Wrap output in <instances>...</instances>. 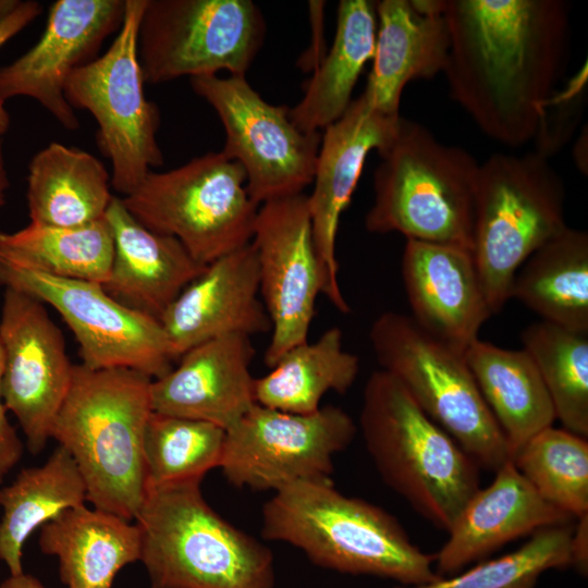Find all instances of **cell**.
I'll return each mask as SVG.
<instances>
[{"instance_id":"6da1fadb","label":"cell","mask_w":588,"mask_h":588,"mask_svg":"<svg viewBox=\"0 0 588 588\" xmlns=\"http://www.w3.org/2000/svg\"><path fill=\"white\" fill-rule=\"evenodd\" d=\"M451 97L489 138L520 147L544 130L568 63L563 0H445Z\"/></svg>"},{"instance_id":"7a4b0ae2","label":"cell","mask_w":588,"mask_h":588,"mask_svg":"<svg viewBox=\"0 0 588 588\" xmlns=\"http://www.w3.org/2000/svg\"><path fill=\"white\" fill-rule=\"evenodd\" d=\"M262 537L302 550L318 566L417 586L440 578L434 554L421 551L383 509L335 489L331 478L296 481L262 509Z\"/></svg>"},{"instance_id":"3957f363","label":"cell","mask_w":588,"mask_h":588,"mask_svg":"<svg viewBox=\"0 0 588 588\" xmlns=\"http://www.w3.org/2000/svg\"><path fill=\"white\" fill-rule=\"evenodd\" d=\"M151 381L132 369L74 365L51 431L76 463L87 501L130 522L146 494L143 441Z\"/></svg>"},{"instance_id":"277c9868","label":"cell","mask_w":588,"mask_h":588,"mask_svg":"<svg viewBox=\"0 0 588 588\" xmlns=\"http://www.w3.org/2000/svg\"><path fill=\"white\" fill-rule=\"evenodd\" d=\"M359 429L382 480L448 532L480 488L475 460L382 369L365 384Z\"/></svg>"},{"instance_id":"5b68a950","label":"cell","mask_w":588,"mask_h":588,"mask_svg":"<svg viewBox=\"0 0 588 588\" xmlns=\"http://www.w3.org/2000/svg\"><path fill=\"white\" fill-rule=\"evenodd\" d=\"M151 588H273L271 551L205 501L200 480L146 490L134 518Z\"/></svg>"},{"instance_id":"8992f818","label":"cell","mask_w":588,"mask_h":588,"mask_svg":"<svg viewBox=\"0 0 588 588\" xmlns=\"http://www.w3.org/2000/svg\"><path fill=\"white\" fill-rule=\"evenodd\" d=\"M373 203L365 218L371 233L473 250L474 197L479 163L464 148L439 140L420 123L401 118L379 154Z\"/></svg>"},{"instance_id":"52a82bcc","label":"cell","mask_w":588,"mask_h":588,"mask_svg":"<svg viewBox=\"0 0 588 588\" xmlns=\"http://www.w3.org/2000/svg\"><path fill=\"white\" fill-rule=\"evenodd\" d=\"M562 177L539 151L497 152L479 163L471 255L492 315L511 299L524 261L564 231Z\"/></svg>"},{"instance_id":"ba28073f","label":"cell","mask_w":588,"mask_h":588,"mask_svg":"<svg viewBox=\"0 0 588 588\" xmlns=\"http://www.w3.org/2000/svg\"><path fill=\"white\" fill-rule=\"evenodd\" d=\"M369 339L381 369L393 376L480 468L495 473L512 460L465 353L427 332L412 316L396 311L378 316Z\"/></svg>"},{"instance_id":"9c48e42d","label":"cell","mask_w":588,"mask_h":588,"mask_svg":"<svg viewBox=\"0 0 588 588\" xmlns=\"http://www.w3.org/2000/svg\"><path fill=\"white\" fill-rule=\"evenodd\" d=\"M121 199L140 224L176 238L203 266L252 242L259 208L248 195L244 169L221 151L150 171Z\"/></svg>"},{"instance_id":"30bf717a","label":"cell","mask_w":588,"mask_h":588,"mask_svg":"<svg viewBox=\"0 0 588 588\" xmlns=\"http://www.w3.org/2000/svg\"><path fill=\"white\" fill-rule=\"evenodd\" d=\"M146 0H125L122 25L109 49L75 70L64 97L73 110L94 115L97 145L111 161V186L133 193L152 168L163 164L157 140L160 113L144 93L138 59V28Z\"/></svg>"},{"instance_id":"8fae6325","label":"cell","mask_w":588,"mask_h":588,"mask_svg":"<svg viewBox=\"0 0 588 588\" xmlns=\"http://www.w3.org/2000/svg\"><path fill=\"white\" fill-rule=\"evenodd\" d=\"M265 34L264 16L252 0H146L138 28L145 83L219 71L245 76Z\"/></svg>"},{"instance_id":"7c38bea8","label":"cell","mask_w":588,"mask_h":588,"mask_svg":"<svg viewBox=\"0 0 588 588\" xmlns=\"http://www.w3.org/2000/svg\"><path fill=\"white\" fill-rule=\"evenodd\" d=\"M0 286L54 308L78 343L81 364L90 369L126 368L154 380L173 368L159 320L120 304L101 284L50 275L0 250Z\"/></svg>"},{"instance_id":"4fadbf2b","label":"cell","mask_w":588,"mask_h":588,"mask_svg":"<svg viewBox=\"0 0 588 588\" xmlns=\"http://www.w3.org/2000/svg\"><path fill=\"white\" fill-rule=\"evenodd\" d=\"M189 83L217 112L225 132L221 152L244 169L255 204L301 194L313 183L320 132L299 130L290 108L267 102L243 75L195 76Z\"/></svg>"},{"instance_id":"5bb4252c","label":"cell","mask_w":588,"mask_h":588,"mask_svg":"<svg viewBox=\"0 0 588 588\" xmlns=\"http://www.w3.org/2000/svg\"><path fill=\"white\" fill-rule=\"evenodd\" d=\"M357 426L335 405L309 414L255 404L225 430L220 468L237 488L274 492L301 480L328 479L333 457L353 441Z\"/></svg>"},{"instance_id":"9a60e30c","label":"cell","mask_w":588,"mask_h":588,"mask_svg":"<svg viewBox=\"0 0 588 588\" xmlns=\"http://www.w3.org/2000/svg\"><path fill=\"white\" fill-rule=\"evenodd\" d=\"M252 243L256 249L261 299L271 321L265 363L272 367L292 347L308 340L326 278L317 254L308 195L261 204Z\"/></svg>"},{"instance_id":"2e32d148","label":"cell","mask_w":588,"mask_h":588,"mask_svg":"<svg viewBox=\"0 0 588 588\" xmlns=\"http://www.w3.org/2000/svg\"><path fill=\"white\" fill-rule=\"evenodd\" d=\"M1 393L32 454L51 438L53 421L71 387V363L61 330L37 298L5 289L0 318Z\"/></svg>"},{"instance_id":"e0dca14e","label":"cell","mask_w":588,"mask_h":588,"mask_svg":"<svg viewBox=\"0 0 588 588\" xmlns=\"http://www.w3.org/2000/svg\"><path fill=\"white\" fill-rule=\"evenodd\" d=\"M125 0H58L39 40L12 63L0 68V98L36 100L64 128L79 127L64 97L69 76L91 62L105 40L119 32Z\"/></svg>"},{"instance_id":"ac0fdd59","label":"cell","mask_w":588,"mask_h":588,"mask_svg":"<svg viewBox=\"0 0 588 588\" xmlns=\"http://www.w3.org/2000/svg\"><path fill=\"white\" fill-rule=\"evenodd\" d=\"M401 118L379 111L362 93L321 135L308 206L315 245L326 278L323 295L343 314L350 313L351 307L339 282L336 235L340 219L350 205L368 154L373 149L380 154L388 147Z\"/></svg>"},{"instance_id":"d6986e66","label":"cell","mask_w":588,"mask_h":588,"mask_svg":"<svg viewBox=\"0 0 588 588\" xmlns=\"http://www.w3.org/2000/svg\"><path fill=\"white\" fill-rule=\"evenodd\" d=\"M253 243L211 264L194 279L159 318L175 360L189 348L220 336H253L271 331L260 298Z\"/></svg>"},{"instance_id":"ffe728a7","label":"cell","mask_w":588,"mask_h":588,"mask_svg":"<svg viewBox=\"0 0 588 588\" xmlns=\"http://www.w3.org/2000/svg\"><path fill=\"white\" fill-rule=\"evenodd\" d=\"M250 338L232 334L183 353L176 367L150 384L152 412L203 420L224 430L255 404Z\"/></svg>"},{"instance_id":"44dd1931","label":"cell","mask_w":588,"mask_h":588,"mask_svg":"<svg viewBox=\"0 0 588 588\" xmlns=\"http://www.w3.org/2000/svg\"><path fill=\"white\" fill-rule=\"evenodd\" d=\"M401 269L413 319L465 353L492 316L471 253L457 246L406 240Z\"/></svg>"},{"instance_id":"7402d4cb","label":"cell","mask_w":588,"mask_h":588,"mask_svg":"<svg viewBox=\"0 0 588 588\" xmlns=\"http://www.w3.org/2000/svg\"><path fill=\"white\" fill-rule=\"evenodd\" d=\"M491 483L467 501L434 554L440 577L485 560L504 544L538 530L572 524L575 518L546 501L509 461Z\"/></svg>"},{"instance_id":"603a6c76","label":"cell","mask_w":588,"mask_h":588,"mask_svg":"<svg viewBox=\"0 0 588 588\" xmlns=\"http://www.w3.org/2000/svg\"><path fill=\"white\" fill-rule=\"evenodd\" d=\"M444 5L445 0L376 1L373 63L363 93L384 114L400 115L409 82L444 72L450 49Z\"/></svg>"},{"instance_id":"cb8c5ba5","label":"cell","mask_w":588,"mask_h":588,"mask_svg":"<svg viewBox=\"0 0 588 588\" xmlns=\"http://www.w3.org/2000/svg\"><path fill=\"white\" fill-rule=\"evenodd\" d=\"M106 219L113 235V260L106 292L120 304L155 319L206 268L174 237L140 224L113 197Z\"/></svg>"},{"instance_id":"d4e9b609","label":"cell","mask_w":588,"mask_h":588,"mask_svg":"<svg viewBox=\"0 0 588 588\" xmlns=\"http://www.w3.org/2000/svg\"><path fill=\"white\" fill-rule=\"evenodd\" d=\"M38 543L58 558L66 588H111L120 569L140 559L136 524L85 504L44 525Z\"/></svg>"},{"instance_id":"484cf974","label":"cell","mask_w":588,"mask_h":588,"mask_svg":"<svg viewBox=\"0 0 588 588\" xmlns=\"http://www.w3.org/2000/svg\"><path fill=\"white\" fill-rule=\"evenodd\" d=\"M478 389L507 442L511 458L536 433L553 426L554 408L530 358L477 339L465 351Z\"/></svg>"},{"instance_id":"4316f807","label":"cell","mask_w":588,"mask_h":588,"mask_svg":"<svg viewBox=\"0 0 588 588\" xmlns=\"http://www.w3.org/2000/svg\"><path fill=\"white\" fill-rule=\"evenodd\" d=\"M111 176L91 154L50 143L30 160L27 206L30 222L76 226L106 217L113 199Z\"/></svg>"},{"instance_id":"83f0119b","label":"cell","mask_w":588,"mask_h":588,"mask_svg":"<svg viewBox=\"0 0 588 588\" xmlns=\"http://www.w3.org/2000/svg\"><path fill=\"white\" fill-rule=\"evenodd\" d=\"M376 34V1L339 2L332 47L306 83L301 101L290 108L299 130L319 132L344 114L365 64L372 60Z\"/></svg>"},{"instance_id":"f1b7e54d","label":"cell","mask_w":588,"mask_h":588,"mask_svg":"<svg viewBox=\"0 0 588 588\" xmlns=\"http://www.w3.org/2000/svg\"><path fill=\"white\" fill-rule=\"evenodd\" d=\"M511 298L541 320L588 333V233L567 226L517 270Z\"/></svg>"},{"instance_id":"f546056e","label":"cell","mask_w":588,"mask_h":588,"mask_svg":"<svg viewBox=\"0 0 588 588\" xmlns=\"http://www.w3.org/2000/svg\"><path fill=\"white\" fill-rule=\"evenodd\" d=\"M87 490L72 455L58 445L41 466L22 469L0 489V561L10 575L23 573V547L38 528L85 504Z\"/></svg>"},{"instance_id":"4dcf8cb0","label":"cell","mask_w":588,"mask_h":588,"mask_svg":"<svg viewBox=\"0 0 588 588\" xmlns=\"http://www.w3.org/2000/svg\"><path fill=\"white\" fill-rule=\"evenodd\" d=\"M359 358L343 347L340 328L327 329L316 341L284 353L272 370L255 378L256 403L294 414L318 411L329 392L346 393L359 373Z\"/></svg>"},{"instance_id":"1f68e13d","label":"cell","mask_w":588,"mask_h":588,"mask_svg":"<svg viewBox=\"0 0 588 588\" xmlns=\"http://www.w3.org/2000/svg\"><path fill=\"white\" fill-rule=\"evenodd\" d=\"M0 250L14 260L64 279L105 284L113 260V235L106 217L76 226L29 222L0 231Z\"/></svg>"},{"instance_id":"d6a6232c","label":"cell","mask_w":588,"mask_h":588,"mask_svg":"<svg viewBox=\"0 0 588 588\" xmlns=\"http://www.w3.org/2000/svg\"><path fill=\"white\" fill-rule=\"evenodd\" d=\"M564 429L588 437V333L543 320L520 334Z\"/></svg>"},{"instance_id":"836d02e7","label":"cell","mask_w":588,"mask_h":588,"mask_svg":"<svg viewBox=\"0 0 588 588\" xmlns=\"http://www.w3.org/2000/svg\"><path fill=\"white\" fill-rule=\"evenodd\" d=\"M225 430L211 422L152 412L143 455L148 488L200 480L220 467Z\"/></svg>"},{"instance_id":"e575fe53","label":"cell","mask_w":588,"mask_h":588,"mask_svg":"<svg viewBox=\"0 0 588 588\" xmlns=\"http://www.w3.org/2000/svg\"><path fill=\"white\" fill-rule=\"evenodd\" d=\"M512 462L546 501L575 519L588 514L587 438L550 426L531 437Z\"/></svg>"},{"instance_id":"d590c367","label":"cell","mask_w":588,"mask_h":588,"mask_svg":"<svg viewBox=\"0 0 588 588\" xmlns=\"http://www.w3.org/2000/svg\"><path fill=\"white\" fill-rule=\"evenodd\" d=\"M573 526L538 530L517 550L485 559L454 575L424 585L393 588H536L547 571L571 566Z\"/></svg>"},{"instance_id":"8d00e7d4","label":"cell","mask_w":588,"mask_h":588,"mask_svg":"<svg viewBox=\"0 0 588 588\" xmlns=\"http://www.w3.org/2000/svg\"><path fill=\"white\" fill-rule=\"evenodd\" d=\"M42 7L38 1H22L19 8L0 23V48L40 15ZM9 127L10 115L0 98V136L4 135Z\"/></svg>"},{"instance_id":"74e56055","label":"cell","mask_w":588,"mask_h":588,"mask_svg":"<svg viewBox=\"0 0 588 588\" xmlns=\"http://www.w3.org/2000/svg\"><path fill=\"white\" fill-rule=\"evenodd\" d=\"M2 352L0 346V483L23 455V443L7 417L1 393Z\"/></svg>"},{"instance_id":"f35d334b","label":"cell","mask_w":588,"mask_h":588,"mask_svg":"<svg viewBox=\"0 0 588 588\" xmlns=\"http://www.w3.org/2000/svg\"><path fill=\"white\" fill-rule=\"evenodd\" d=\"M577 519L571 539V566L580 575L588 573V514Z\"/></svg>"},{"instance_id":"ab89813d","label":"cell","mask_w":588,"mask_h":588,"mask_svg":"<svg viewBox=\"0 0 588 588\" xmlns=\"http://www.w3.org/2000/svg\"><path fill=\"white\" fill-rule=\"evenodd\" d=\"M0 588H46L40 580L24 572L19 575H10L0 585Z\"/></svg>"},{"instance_id":"60d3db41","label":"cell","mask_w":588,"mask_h":588,"mask_svg":"<svg viewBox=\"0 0 588 588\" xmlns=\"http://www.w3.org/2000/svg\"><path fill=\"white\" fill-rule=\"evenodd\" d=\"M10 182L8 176L3 143L0 139V207L4 206L7 201V192L9 189Z\"/></svg>"},{"instance_id":"b9f144b4","label":"cell","mask_w":588,"mask_h":588,"mask_svg":"<svg viewBox=\"0 0 588 588\" xmlns=\"http://www.w3.org/2000/svg\"><path fill=\"white\" fill-rule=\"evenodd\" d=\"M21 2L20 0H0V23L9 17Z\"/></svg>"}]
</instances>
